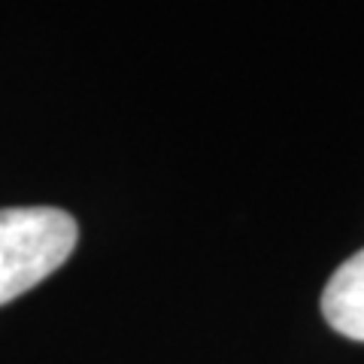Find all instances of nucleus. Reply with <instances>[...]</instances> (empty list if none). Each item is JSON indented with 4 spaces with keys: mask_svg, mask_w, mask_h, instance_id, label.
Returning <instances> with one entry per match:
<instances>
[{
    "mask_svg": "<svg viewBox=\"0 0 364 364\" xmlns=\"http://www.w3.org/2000/svg\"><path fill=\"white\" fill-rule=\"evenodd\" d=\"M322 316L337 334L364 343V249L334 270L322 291Z\"/></svg>",
    "mask_w": 364,
    "mask_h": 364,
    "instance_id": "f03ea898",
    "label": "nucleus"
},
{
    "mask_svg": "<svg viewBox=\"0 0 364 364\" xmlns=\"http://www.w3.org/2000/svg\"><path fill=\"white\" fill-rule=\"evenodd\" d=\"M79 228L58 207L0 210V306L52 277L76 249Z\"/></svg>",
    "mask_w": 364,
    "mask_h": 364,
    "instance_id": "f257e3e1",
    "label": "nucleus"
}]
</instances>
